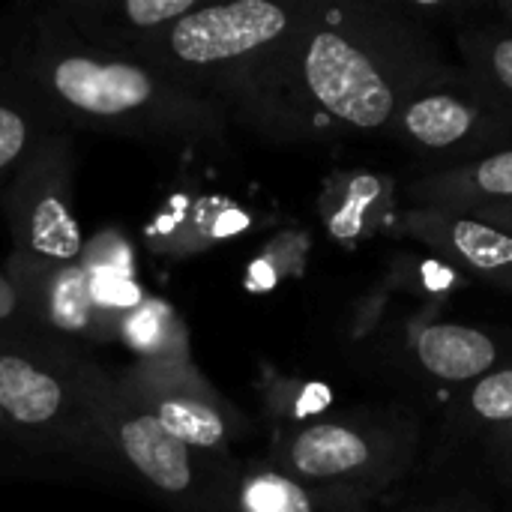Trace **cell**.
<instances>
[{
	"mask_svg": "<svg viewBox=\"0 0 512 512\" xmlns=\"http://www.w3.org/2000/svg\"><path fill=\"white\" fill-rule=\"evenodd\" d=\"M0 81L33 99L54 126L150 141L222 144L228 114L147 60L93 45L60 21L36 24L0 66Z\"/></svg>",
	"mask_w": 512,
	"mask_h": 512,
	"instance_id": "obj_1",
	"label": "cell"
},
{
	"mask_svg": "<svg viewBox=\"0 0 512 512\" xmlns=\"http://www.w3.org/2000/svg\"><path fill=\"white\" fill-rule=\"evenodd\" d=\"M294 81L312 111L372 132L390 129L411 99L465 84V72L405 0H312Z\"/></svg>",
	"mask_w": 512,
	"mask_h": 512,
	"instance_id": "obj_2",
	"label": "cell"
},
{
	"mask_svg": "<svg viewBox=\"0 0 512 512\" xmlns=\"http://www.w3.org/2000/svg\"><path fill=\"white\" fill-rule=\"evenodd\" d=\"M312 0L201 3L126 54L213 99L273 141H300L312 108L294 81V45Z\"/></svg>",
	"mask_w": 512,
	"mask_h": 512,
	"instance_id": "obj_3",
	"label": "cell"
},
{
	"mask_svg": "<svg viewBox=\"0 0 512 512\" xmlns=\"http://www.w3.org/2000/svg\"><path fill=\"white\" fill-rule=\"evenodd\" d=\"M105 375L33 330L0 333V411L42 444L111 456L99 405Z\"/></svg>",
	"mask_w": 512,
	"mask_h": 512,
	"instance_id": "obj_4",
	"label": "cell"
},
{
	"mask_svg": "<svg viewBox=\"0 0 512 512\" xmlns=\"http://www.w3.org/2000/svg\"><path fill=\"white\" fill-rule=\"evenodd\" d=\"M417 444L420 429L408 417L315 420L282 438L273 468L306 486L348 489L375 501L408 474Z\"/></svg>",
	"mask_w": 512,
	"mask_h": 512,
	"instance_id": "obj_5",
	"label": "cell"
},
{
	"mask_svg": "<svg viewBox=\"0 0 512 512\" xmlns=\"http://www.w3.org/2000/svg\"><path fill=\"white\" fill-rule=\"evenodd\" d=\"M99 423L111 462L123 465L171 507L180 512H237V468L177 441L120 390L117 378L108 375L102 384Z\"/></svg>",
	"mask_w": 512,
	"mask_h": 512,
	"instance_id": "obj_6",
	"label": "cell"
},
{
	"mask_svg": "<svg viewBox=\"0 0 512 512\" xmlns=\"http://www.w3.org/2000/svg\"><path fill=\"white\" fill-rule=\"evenodd\" d=\"M27 306L30 330L69 348L75 342H105L117 339L120 315L129 309L117 297L120 288H132L129 264L117 267L114 258L99 249H84L75 264L27 270L9 267Z\"/></svg>",
	"mask_w": 512,
	"mask_h": 512,
	"instance_id": "obj_7",
	"label": "cell"
},
{
	"mask_svg": "<svg viewBox=\"0 0 512 512\" xmlns=\"http://www.w3.org/2000/svg\"><path fill=\"white\" fill-rule=\"evenodd\" d=\"M72 147L54 132L6 189V222L12 234V264L48 270L75 264L84 237L72 207Z\"/></svg>",
	"mask_w": 512,
	"mask_h": 512,
	"instance_id": "obj_8",
	"label": "cell"
},
{
	"mask_svg": "<svg viewBox=\"0 0 512 512\" xmlns=\"http://www.w3.org/2000/svg\"><path fill=\"white\" fill-rule=\"evenodd\" d=\"M411 150L441 159V168L483 159L512 147V123L468 81L411 99L390 129Z\"/></svg>",
	"mask_w": 512,
	"mask_h": 512,
	"instance_id": "obj_9",
	"label": "cell"
},
{
	"mask_svg": "<svg viewBox=\"0 0 512 512\" xmlns=\"http://www.w3.org/2000/svg\"><path fill=\"white\" fill-rule=\"evenodd\" d=\"M120 390L144 408L159 426H165L177 441L204 453L210 459H228L234 441V423L228 405L213 393L210 384L192 369L180 366H132L117 378Z\"/></svg>",
	"mask_w": 512,
	"mask_h": 512,
	"instance_id": "obj_10",
	"label": "cell"
},
{
	"mask_svg": "<svg viewBox=\"0 0 512 512\" xmlns=\"http://www.w3.org/2000/svg\"><path fill=\"white\" fill-rule=\"evenodd\" d=\"M402 234L414 237L447 264L512 291V237L489 222L450 207H411Z\"/></svg>",
	"mask_w": 512,
	"mask_h": 512,
	"instance_id": "obj_11",
	"label": "cell"
},
{
	"mask_svg": "<svg viewBox=\"0 0 512 512\" xmlns=\"http://www.w3.org/2000/svg\"><path fill=\"white\" fill-rule=\"evenodd\" d=\"M411 354L414 363L441 384L468 387L501 366V348L495 336L450 321H429L417 327L411 333Z\"/></svg>",
	"mask_w": 512,
	"mask_h": 512,
	"instance_id": "obj_12",
	"label": "cell"
},
{
	"mask_svg": "<svg viewBox=\"0 0 512 512\" xmlns=\"http://www.w3.org/2000/svg\"><path fill=\"white\" fill-rule=\"evenodd\" d=\"M414 207L474 210L512 201V147L453 168H432L408 186Z\"/></svg>",
	"mask_w": 512,
	"mask_h": 512,
	"instance_id": "obj_13",
	"label": "cell"
},
{
	"mask_svg": "<svg viewBox=\"0 0 512 512\" xmlns=\"http://www.w3.org/2000/svg\"><path fill=\"white\" fill-rule=\"evenodd\" d=\"M237 512H375V501L330 486H306L276 471L273 465H252L237 471Z\"/></svg>",
	"mask_w": 512,
	"mask_h": 512,
	"instance_id": "obj_14",
	"label": "cell"
},
{
	"mask_svg": "<svg viewBox=\"0 0 512 512\" xmlns=\"http://www.w3.org/2000/svg\"><path fill=\"white\" fill-rule=\"evenodd\" d=\"M465 81L512 123V30L504 24H474L459 30Z\"/></svg>",
	"mask_w": 512,
	"mask_h": 512,
	"instance_id": "obj_15",
	"label": "cell"
},
{
	"mask_svg": "<svg viewBox=\"0 0 512 512\" xmlns=\"http://www.w3.org/2000/svg\"><path fill=\"white\" fill-rule=\"evenodd\" d=\"M117 339L129 345L144 366H180L189 363L186 333L171 306L141 297L120 315Z\"/></svg>",
	"mask_w": 512,
	"mask_h": 512,
	"instance_id": "obj_16",
	"label": "cell"
},
{
	"mask_svg": "<svg viewBox=\"0 0 512 512\" xmlns=\"http://www.w3.org/2000/svg\"><path fill=\"white\" fill-rule=\"evenodd\" d=\"M54 132L57 126L33 99L0 81V183H12Z\"/></svg>",
	"mask_w": 512,
	"mask_h": 512,
	"instance_id": "obj_17",
	"label": "cell"
},
{
	"mask_svg": "<svg viewBox=\"0 0 512 512\" xmlns=\"http://www.w3.org/2000/svg\"><path fill=\"white\" fill-rule=\"evenodd\" d=\"M456 423L477 432H495L512 423V360L501 363L480 381L468 384L456 405Z\"/></svg>",
	"mask_w": 512,
	"mask_h": 512,
	"instance_id": "obj_18",
	"label": "cell"
},
{
	"mask_svg": "<svg viewBox=\"0 0 512 512\" xmlns=\"http://www.w3.org/2000/svg\"><path fill=\"white\" fill-rule=\"evenodd\" d=\"M381 198H387V192H384V183L378 177H372V174L348 177L345 201L330 216V234L342 243H351L360 234H366V228H372V213H375V204Z\"/></svg>",
	"mask_w": 512,
	"mask_h": 512,
	"instance_id": "obj_19",
	"label": "cell"
},
{
	"mask_svg": "<svg viewBox=\"0 0 512 512\" xmlns=\"http://www.w3.org/2000/svg\"><path fill=\"white\" fill-rule=\"evenodd\" d=\"M15 330H30L27 306L18 282L0 270V333H15Z\"/></svg>",
	"mask_w": 512,
	"mask_h": 512,
	"instance_id": "obj_20",
	"label": "cell"
},
{
	"mask_svg": "<svg viewBox=\"0 0 512 512\" xmlns=\"http://www.w3.org/2000/svg\"><path fill=\"white\" fill-rule=\"evenodd\" d=\"M465 213L489 222L492 228H498V231L512 237V201H507V204H483V207H474V210H465Z\"/></svg>",
	"mask_w": 512,
	"mask_h": 512,
	"instance_id": "obj_21",
	"label": "cell"
},
{
	"mask_svg": "<svg viewBox=\"0 0 512 512\" xmlns=\"http://www.w3.org/2000/svg\"><path fill=\"white\" fill-rule=\"evenodd\" d=\"M489 450L507 471H512V423L489 432Z\"/></svg>",
	"mask_w": 512,
	"mask_h": 512,
	"instance_id": "obj_22",
	"label": "cell"
},
{
	"mask_svg": "<svg viewBox=\"0 0 512 512\" xmlns=\"http://www.w3.org/2000/svg\"><path fill=\"white\" fill-rule=\"evenodd\" d=\"M417 512H486V507L474 498H453V501H438V504Z\"/></svg>",
	"mask_w": 512,
	"mask_h": 512,
	"instance_id": "obj_23",
	"label": "cell"
},
{
	"mask_svg": "<svg viewBox=\"0 0 512 512\" xmlns=\"http://www.w3.org/2000/svg\"><path fill=\"white\" fill-rule=\"evenodd\" d=\"M495 12H498V18H501V24L512 30V0H501V3H495Z\"/></svg>",
	"mask_w": 512,
	"mask_h": 512,
	"instance_id": "obj_24",
	"label": "cell"
},
{
	"mask_svg": "<svg viewBox=\"0 0 512 512\" xmlns=\"http://www.w3.org/2000/svg\"><path fill=\"white\" fill-rule=\"evenodd\" d=\"M9 429H12V426H9V420H6V414L0 411V435H3V432H9Z\"/></svg>",
	"mask_w": 512,
	"mask_h": 512,
	"instance_id": "obj_25",
	"label": "cell"
}]
</instances>
